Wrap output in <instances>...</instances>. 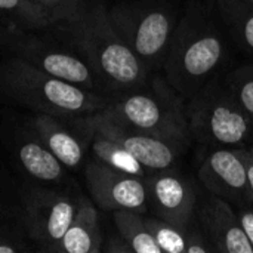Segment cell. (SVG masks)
Listing matches in <instances>:
<instances>
[{
	"label": "cell",
	"mask_w": 253,
	"mask_h": 253,
	"mask_svg": "<svg viewBox=\"0 0 253 253\" xmlns=\"http://www.w3.org/2000/svg\"><path fill=\"white\" fill-rule=\"evenodd\" d=\"M222 56L224 39L208 3H190L173 30L163 62L170 86L181 95L197 93Z\"/></svg>",
	"instance_id": "cell-1"
},
{
	"label": "cell",
	"mask_w": 253,
	"mask_h": 253,
	"mask_svg": "<svg viewBox=\"0 0 253 253\" xmlns=\"http://www.w3.org/2000/svg\"><path fill=\"white\" fill-rule=\"evenodd\" d=\"M64 27L95 71L111 84L130 87L145 79L147 67L117 33L110 12L99 1H84L79 15Z\"/></svg>",
	"instance_id": "cell-2"
},
{
	"label": "cell",
	"mask_w": 253,
	"mask_h": 253,
	"mask_svg": "<svg viewBox=\"0 0 253 253\" xmlns=\"http://www.w3.org/2000/svg\"><path fill=\"white\" fill-rule=\"evenodd\" d=\"M0 92L37 113L50 116L92 114L107 105L104 98L43 73L19 56L0 67Z\"/></svg>",
	"instance_id": "cell-3"
},
{
	"label": "cell",
	"mask_w": 253,
	"mask_h": 253,
	"mask_svg": "<svg viewBox=\"0 0 253 253\" xmlns=\"http://www.w3.org/2000/svg\"><path fill=\"white\" fill-rule=\"evenodd\" d=\"M175 92L165 82L156 80L153 92L126 95L107 104L102 111L129 127L182 147L191 132L187 111Z\"/></svg>",
	"instance_id": "cell-4"
},
{
	"label": "cell",
	"mask_w": 253,
	"mask_h": 253,
	"mask_svg": "<svg viewBox=\"0 0 253 253\" xmlns=\"http://www.w3.org/2000/svg\"><path fill=\"white\" fill-rule=\"evenodd\" d=\"M110 18L145 67L163 65L173 30V13L160 4H125L110 12Z\"/></svg>",
	"instance_id": "cell-5"
},
{
	"label": "cell",
	"mask_w": 253,
	"mask_h": 253,
	"mask_svg": "<svg viewBox=\"0 0 253 253\" xmlns=\"http://www.w3.org/2000/svg\"><path fill=\"white\" fill-rule=\"evenodd\" d=\"M191 135L203 141L234 147L243 144L251 132V116L242 108L234 95L200 89L187 111Z\"/></svg>",
	"instance_id": "cell-6"
},
{
	"label": "cell",
	"mask_w": 253,
	"mask_h": 253,
	"mask_svg": "<svg viewBox=\"0 0 253 253\" xmlns=\"http://www.w3.org/2000/svg\"><path fill=\"white\" fill-rule=\"evenodd\" d=\"M89 133L105 136L127 150L145 169L166 170L173 166L181 145L129 127L105 114L102 110L82 120Z\"/></svg>",
	"instance_id": "cell-7"
},
{
	"label": "cell",
	"mask_w": 253,
	"mask_h": 253,
	"mask_svg": "<svg viewBox=\"0 0 253 253\" xmlns=\"http://www.w3.org/2000/svg\"><path fill=\"white\" fill-rule=\"evenodd\" d=\"M86 181L93 200L105 211H147L150 194L144 178L95 160L86 166Z\"/></svg>",
	"instance_id": "cell-8"
},
{
	"label": "cell",
	"mask_w": 253,
	"mask_h": 253,
	"mask_svg": "<svg viewBox=\"0 0 253 253\" xmlns=\"http://www.w3.org/2000/svg\"><path fill=\"white\" fill-rule=\"evenodd\" d=\"M77 205L46 190H33L25 199V224L43 251L58 252L61 240L76 215Z\"/></svg>",
	"instance_id": "cell-9"
},
{
	"label": "cell",
	"mask_w": 253,
	"mask_h": 253,
	"mask_svg": "<svg viewBox=\"0 0 253 253\" xmlns=\"http://www.w3.org/2000/svg\"><path fill=\"white\" fill-rule=\"evenodd\" d=\"M199 179L209 190L233 206L251 202L246 150L219 148L206 156L199 168Z\"/></svg>",
	"instance_id": "cell-10"
},
{
	"label": "cell",
	"mask_w": 253,
	"mask_h": 253,
	"mask_svg": "<svg viewBox=\"0 0 253 253\" xmlns=\"http://www.w3.org/2000/svg\"><path fill=\"white\" fill-rule=\"evenodd\" d=\"M150 202L156 215L182 230H188L197 213V194L193 184L173 172H163L148 181Z\"/></svg>",
	"instance_id": "cell-11"
},
{
	"label": "cell",
	"mask_w": 253,
	"mask_h": 253,
	"mask_svg": "<svg viewBox=\"0 0 253 253\" xmlns=\"http://www.w3.org/2000/svg\"><path fill=\"white\" fill-rule=\"evenodd\" d=\"M196 219L215 252L253 253L252 245L230 202L211 194L197 205Z\"/></svg>",
	"instance_id": "cell-12"
},
{
	"label": "cell",
	"mask_w": 253,
	"mask_h": 253,
	"mask_svg": "<svg viewBox=\"0 0 253 253\" xmlns=\"http://www.w3.org/2000/svg\"><path fill=\"white\" fill-rule=\"evenodd\" d=\"M18 56L56 79L70 82L84 89H90L93 86V79L87 65L71 53L47 49L36 43H28L19 46Z\"/></svg>",
	"instance_id": "cell-13"
},
{
	"label": "cell",
	"mask_w": 253,
	"mask_h": 253,
	"mask_svg": "<svg viewBox=\"0 0 253 253\" xmlns=\"http://www.w3.org/2000/svg\"><path fill=\"white\" fill-rule=\"evenodd\" d=\"M101 245L102 237L96 209L87 199H82L73 222L61 240L58 252L98 253L102 251Z\"/></svg>",
	"instance_id": "cell-14"
},
{
	"label": "cell",
	"mask_w": 253,
	"mask_h": 253,
	"mask_svg": "<svg viewBox=\"0 0 253 253\" xmlns=\"http://www.w3.org/2000/svg\"><path fill=\"white\" fill-rule=\"evenodd\" d=\"M34 127L43 145L67 168H76L83 159V147L74 135H71L55 116L37 113Z\"/></svg>",
	"instance_id": "cell-15"
},
{
	"label": "cell",
	"mask_w": 253,
	"mask_h": 253,
	"mask_svg": "<svg viewBox=\"0 0 253 253\" xmlns=\"http://www.w3.org/2000/svg\"><path fill=\"white\" fill-rule=\"evenodd\" d=\"M24 169L40 181H59L64 175L62 163L43 145L42 141H27L18 148Z\"/></svg>",
	"instance_id": "cell-16"
},
{
	"label": "cell",
	"mask_w": 253,
	"mask_h": 253,
	"mask_svg": "<svg viewBox=\"0 0 253 253\" xmlns=\"http://www.w3.org/2000/svg\"><path fill=\"white\" fill-rule=\"evenodd\" d=\"M114 224L119 234L135 253H163L139 212L114 211Z\"/></svg>",
	"instance_id": "cell-17"
},
{
	"label": "cell",
	"mask_w": 253,
	"mask_h": 253,
	"mask_svg": "<svg viewBox=\"0 0 253 253\" xmlns=\"http://www.w3.org/2000/svg\"><path fill=\"white\" fill-rule=\"evenodd\" d=\"M89 135H92L90 148L98 162L113 169H117V170H122V172H126L139 178L145 176L147 169L122 145L96 133H89Z\"/></svg>",
	"instance_id": "cell-18"
},
{
	"label": "cell",
	"mask_w": 253,
	"mask_h": 253,
	"mask_svg": "<svg viewBox=\"0 0 253 253\" xmlns=\"http://www.w3.org/2000/svg\"><path fill=\"white\" fill-rule=\"evenodd\" d=\"M218 9L234 36L253 50V3L248 0H218Z\"/></svg>",
	"instance_id": "cell-19"
},
{
	"label": "cell",
	"mask_w": 253,
	"mask_h": 253,
	"mask_svg": "<svg viewBox=\"0 0 253 253\" xmlns=\"http://www.w3.org/2000/svg\"><path fill=\"white\" fill-rule=\"evenodd\" d=\"M0 12L22 21L27 25L43 28L56 24L55 15L34 0H0Z\"/></svg>",
	"instance_id": "cell-20"
},
{
	"label": "cell",
	"mask_w": 253,
	"mask_h": 253,
	"mask_svg": "<svg viewBox=\"0 0 253 253\" xmlns=\"http://www.w3.org/2000/svg\"><path fill=\"white\" fill-rule=\"evenodd\" d=\"M147 227L153 234L156 243L160 246L163 253H185L188 243V230L178 228L159 216L145 218Z\"/></svg>",
	"instance_id": "cell-21"
},
{
	"label": "cell",
	"mask_w": 253,
	"mask_h": 253,
	"mask_svg": "<svg viewBox=\"0 0 253 253\" xmlns=\"http://www.w3.org/2000/svg\"><path fill=\"white\" fill-rule=\"evenodd\" d=\"M34 1L47 7L55 15L58 24H65L73 21L79 15L84 3V0H34Z\"/></svg>",
	"instance_id": "cell-22"
},
{
	"label": "cell",
	"mask_w": 253,
	"mask_h": 253,
	"mask_svg": "<svg viewBox=\"0 0 253 253\" xmlns=\"http://www.w3.org/2000/svg\"><path fill=\"white\" fill-rule=\"evenodd\" d=\"M231 93L242 108L253 117V77L237 76L231 84Z\"/></svg>",
	"instance_id": "cell-23"
},
{
	"label": "cell",
	"mask_w": 253,
	"mask_h": 253,
	"mask_svg": "<svg viewBox=\"0 0 253 253\" xmlns=\"http://www.w3.org/2000/svg\"><path fill=\"white\" fill-rule=\"evenodd\" d=\"M236 213L239 216V221L242 224V228L253 248V209L246 208L245 205H239L236 208Z\"/></svg>",
	"instance_id": "cell-24"
},
{
	"label": "cell",
	"mask_w": 253,
	"mask_h": 253,
	"mask_svg": "<svg viewBox=\"0 0 253 253\" xmlns=\"http://www.w3.org/2000/svg\"><path fill=\"white\" fill-rule=\"evenodd\" d=\"M107 252H117V253H129L133 252L132 248L125 242V239L119 234V237L110 239V246L107 248Z\"/></svg>",
	"instance_id": "cell-25"
},
{
	"label": "cell",
	"mask_w": 253,
	"mask_h": 253,
	"mask_svg": "<svg viewBox=\"0 0 253 253\" xmlns=\"http://www.w3.org/2000/svg\"><path fill=\"white\" fill-rule=\"evenodd\" d=\"M246 169H248L249 197H251V203H253V148L246 150Z\"/></svg>",
	"instance_id": "cell-26"
},
{
	"label": "cell",
	"mask_w": 253,
	"mask_h": 253,
	"mask_svg": "<svg viewBox=\"0 0 253 253\" xmlns=\"http://www.w3.org/2000/svg\"><path fill=\"white\" fill-rule=\"evenodd\" d=\"M16 248L9 246V245H0V253H15Z\"/></svg>",
	"instance_id": "cell-27"
},
{
	"label": "cell",
	"mask_w": 253,
	"mask_h": 253,
	"mask_svg": "<svg viewBox=\"0 0 253 253\" xmlns=\"http://www.w3.org/2000/svg\"><path fill=\"white\" fill-rule=\"evenodd\" d=\"M248 1H251V3H253V0H248Z\"/></svg>",
	"instance_id": "cell-28"
}]
</instances>
